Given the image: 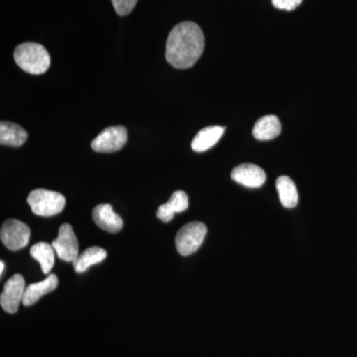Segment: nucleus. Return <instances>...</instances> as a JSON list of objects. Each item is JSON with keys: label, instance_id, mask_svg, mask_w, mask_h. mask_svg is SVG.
Returning <instances> with one entry per match:
<instances>
[{"label": "nucleus", "instance_id": "f257e3e1", "mask_svg": "<svg viewBox=\"0 0 357 357\" xmlns=\"http://www.w3.org/2000/svg\"><path fill=\"white\" fill-rule=\"evenodd\" d=\"M204 36L201 28L191 21L178 23L169 34L166 60L176 69H189L203 54Z\"/></svg>", "mask_w": 357, "mask_h": 357}, {"label": "nucleus", "instance_id": "f03ea898", "mask_svg": "<svg viewBox=\"0 0 357 357\" xmlns=\"http://www.w3.org/2000/svg\"><path fill=\"white\" fill-rule=\"evenodd\" d=\"M14 60L21 69L32 75L44 74L51 64L50 55L45 47L31 42L16 47Z\"/></svg>", "mask_w": 357, "mask_h": 357}, {"label": "nucleus", "instance_id": "7ed1b4c3", "mask_svg": "<svg viewBox=\"0 0 357 357\" xmlns=\"http://www.w3.org/2000/svg\"><path fill=\"white\" fill-rule=\"evenodd\" d=\"M27 203L34 215L52 217L64 210L66 199L60 192L37 189L30 192Z\"/></svg>", "mask_w": 357, "mask_h": 357}, {"label": "nucleus", "instance_id": "20e7f679", "mask_svg": "<svg viewBox=\"0 0 357 357\" xmlns=\"http://www.w3.org/2000/svg\"><path fill=\"white\" fill-rule=\"evenodd\" d=\"M206 225L203 222H192L184 225L176 236V248L181 255L188 256L196 252L206 237Z\"/></svg>", "mask_w": 357, "mask_h": 357}, {"label": "nucleus", "instance_id": "39448f33", "mask_svg": "<svg viewBox=\"0 0 357 357\" xmlns=\"http://www.w3.org/2000/svg\"><path fill=\"white\" fill-rule=\"evenodd\" d=\"M128 141V131L123 126H110L105 128L91 141V146L100 153H112L119 151Z\"/></svg>", "mask_w": 357, "mask_h": 357}, {"label": "nucleus", "instance_id": "423d86ee", "mask_svg": "<svg viewBox=\"0 0 357 357\" xmlns=\"http://www.w3.org/2000/svg\"><path fill=\"white\" fill-rule=\"evenodd\" d=\"M0 238L9 250L17 251L29 243L30 229L20 220H8L2 225Z\"/></svg>", "mask_w": 357, "mask_h": 357}, {"label": "nucleus", "instance_id": "0eeeda50", "mask_svg": "<svg viewBox=\"0 0 357 357\" xmlns=\"http://www.w3.org/2000/svg\"><path fill=\"white\" fill-rule=\"evenodd\" d=\"M52 246L63 261L74 262L79 256V243L69 223L61 225L58 237L52 243Z\"/></svg>", "mask_w": 357, "mask_h": 357}, {"label": "nucleus", "instance_id": "6e6552de", "mask_svg": "<svg viewBox=\"0 0 357 357\" xmlns=\"http://www.w3.org/2000/svg\"><path fill=\"white\" fill-rule=\"evenodd\" d=\"M25 280L22 275L15 274L4 284L3 292L0 296V305L8 314H15L25 293Z\"/></svg>", "mask_w": 357, "mask_h": 357}, {"label": "nucleus", "instance_id": "1a4fd4ad", "mask_svg": "<svg viewBox=\"0 0 357 357\" xmlns=\"http://www.w3.org/2000/svg\"><path fill=\"white\" fill-rule=\"evenodd\" d=\"M234 182L248 188H260L266 181V174L255 164H241L232 170Z\"/></svg>", "mask_w": 357, "mask_h": 357}, {"label": "nucleus", "instance_id": "9d476101", "mask_svg": "<svg viewBox=\"0 0 357 357\" xmlns=\"http://www.w3.org/2000/svg\"><path fill=\"white\" fill-rule=\"evenodd\" d=\"M93 218L98 227L110 234L121 231L123 227V220L114 213L112 206L109 204L96 206L93 211Z\"/></svg>", "mask_w": 357, "mask_h": 357}, {"label": "nucleus", "instance_id": "9b49d317", "mask_svg": "<svg viewBox=\"0 0 357 357\" xmlns=\"http://www.w3.org/2000/svg\"><path fill=\"white\" fill-rule=\"evenodd\" d=\"M58 277L55 274H52L43 281L26 286L22 304L25 307L32 306L37 301L41 299L45 294L55 290L58 287Z\"/></svg>", "mask_w": 357, "mask_h": 357}, {"label": "nucleus", "instance_id": "f8f14e48", "mask_svg": "<svg viewBox=\"0 0 357 357\" xmlns=\"http://www.w3.org/2000/svg\"><path fill=\"white\" fill-rule=\"evenodd\" d=\"M189 208L187 194L183 191H176L166 204L159 206L157 218L164 222H169L176 213H182Z\"/></svg>", "mask_w": 357, "mask_h": 357}, {"label": "nucleus", "instance_id": "ddd939ff", "mask_svg": "<svg viewBox=\"0 0 357 357\" xmlns=\"http://www.w3.org/2000/svg\"><path fill=\"white\" fill-rule=\"evenodd\" d=\"M28 133L24 128L13 122L0 123V143L4 146L20 147L26 142Z\"/></svg>", "mask_w": 357, "mask_h": 357}, {"label": "nucleus", "instance_id": "4468645a", "mask_svg": "<svg viewBox=\"0 0 357 357\" xmlns=\"http://www.w3.org/2000/svg\"><path fill=\"white\" fill-rule=\"evenodd\" d=\"M281 130V122L278 117L275 115H266L256 122L252 133L256 139L268 141L279 136Z\"/></svg>", "mask_w": 357, "mask_h": 357}, {"label": "nucleus", "instance_id": "2eb2a0df", "mask_svg": "<svg viewBox=\"0 0 357 357\" xmlns=\"http://www.w3.org/2000/svg\"><path fill=\"white\" fill-rule=\"evenodd\" d=\"M225 132L222 126H208L202 129L192 142V148L196 152H204L215 146Z\"/></svg>", "mask_w": 357, "mask_h": 357}, {"label": "nucleus", "instance_id": "dca6fc26", "mask_svg": "<svg viewBox=\"0 0 357 357\" xmlns=\"http://www.w3.org/2000/svg\"><path fill=\"white\" fill-rule=\"evenodd\" d=\"M277 191H278L279 199L283 206L287 208H293L299 203V194L297 187L292 178L287 176H281L277 178Z\"/></svg>", "mask_w": 357, "mask_h": 357}, {"label": "nucleus", "instance_id": "f3484780", "mask_svg": "<svg viewBox=\"0 0 357 357\" xmlns=\"http://www.w3.org/2000/svg\"><path fill=\"white\" fill-rule=\"evenodd\" d=\"M107 256V253L105 249L93 246L86 249L82 255L77 256L73 264L77 273H84L91 265L103 261Z\"/></svg>", "mask_w": 357, "mask_h": 357}, {"label": "nucleus", "instance_id": "a211bd4d", "mask_svg": "<svg viewBox=\"0 0 357 357\" xmlns=\"http://www.w3.org/2000/svg\"><path fill=\"white\" fill-rule=\"evenodd\" d=\"M55 249L52 244L39 243L34 244L30 249V255L41 265L42 272L49 274L55 262Z\"/></svg>", "mask_w": 357, "mask_h": 357}, {"label": "nucleus", "instance_id": "6ab92c4d", "mask_svg": "<svg viewBox=\"0 0 357 357\" xmlns=\"http://www.w3.org/2000/svg\"><path fill=\"white\" fill-rule=\"evenodd\" d=\"M138 0H112L115 13L121 16L128 15L133 10Z\"/></svg>", "mask_w": 357, "mask_h": 357}, {"label": "nucleus", "instance_id": "aec40b11", "mask_svg": "<svg viewBox=\"0 0 357 357\" xmlns=\"http://www.w3.org/2000/svg\"><path fill=\"white\" fill-rule=\"evenodd\" d=\"M303 0H272V4L281 10L293 11L302 3Z\"/></svg>", "mask_w": 357, "mask_h": 357}, {"label": "nucleus", "instance_id": "412c9836", "mask_svg": "<svg viewBox=\"0 0 357 357\" xmlns=\"http://www.w3.org/2000/svg\"><path fill=\"white\" fill-rule=\"evenodd\" d=\"M4 267H6V265H4V262H0V274L1 275L3 274Z\"/></svg>", "mask_w": 357, "mask_h": 357}]
</instances>
